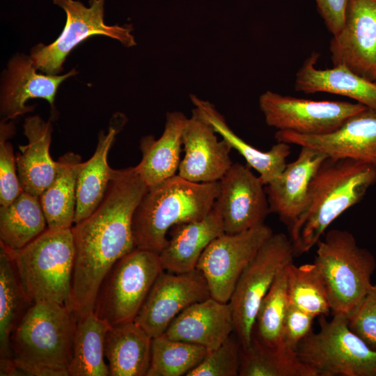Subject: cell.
<instances>
[{
  "label": "cell",
  "mask_w": 376,
  "mask_h": 376,
  "mask_svg": "<svg viewBox=\"0 0 376 376\" xmlns=\"http://www.w3.org/2000/svg\"><path fill=\"white\" fill-rule=\"evenodd\" d=\"M315 317L289 304L283 324L284 343L295 349L312 332Z\"/></svg>",
  "instance_id": "38"
},
{
  "label": "cell",
  "mask_w": 376,
  "mask_h": 376,
  "mask_svg": "<svg viewBox=\"0 0 376 376\" xmlns=\"http://www.w3.org/2000/svg\"><path fill=\"white\" fill-rule=\"evenodd\" d=\"M210 297L207 282L198 269L184 273L163 270L134 321L155 338L164 334L171 322L187 307Z\"/></svg>",
  "instance_id": "12"
},
{
  "label": "cell",
  "mask_w": 376,
  "mask_h": 376,
  "mask_svg": "<svg viewBox=\"0 0 376 376\" xmlns=\"http://www.w3.org/2000/svg\"><path fill=\"white\" fill-rule=\"evenodd\" d=\"M327 157L313 148L301 147L297 158L265 185L270 212L276 214L288 228L304 211L311 180Z\"/></svg>",
  "instance_id": "18"
},
{
  "label": "cell",
  "mask_w": 376,
  "mask_h": 376,
  "mask_svg": "<svg viewBox=\"0 0 376 376\" xmlns=\"http://www.w3.org/2000/svg\"><path fill=\"white\" fill-rule=\"evenodd\" d=\"M15 133L13 123L1 120L0 125V205L5 206L12 203L24 190L17 170L13 148L8 139Z\"/></svg>",
  "instance_id": "36"
},
{
  "label": "cell",
  "mask_w": 376,
  "mask_h": 376,
  "mask_svg": "<svg viewBox=\"0 0 376 376\" xmlns=\"http://www.w3.org/2000/svg\"><path fill=\"white\" fill-rule=\"evenodd\" d=\"M216 132L194 108L187 118L182 132L185 156L178 174L193 182L219 181L233 164L232 149L223 139L218 140Z\"/></svg>",
  "instance_id": "16"
},
{
  "label": "cell",
  "mask_w": 376,
  "mask_h": 376,
  "mask_svg": "<svg viewBox=\"0 0 376 376\" xmlns=\"http://www.w3.org/2000/svg\"><path fill=\"white\" fill-rule=\"evenodd\" d=\"M350 329L376 351V285L347 315Z\"/></svg>",
  "instance_id": "37"
},
{
  "label": "cell",
  "mask_w": 376,
  "mask_h": 376,
  "mask_svg": "<svg viewBox=\"0 0 376 376\" xmlns=\"http://www.w3.org/2000/svg\"><path fill=\"white\" fill-rule=\"evenodd\" d=\"M77 73L72 69L62 75L40 74L30 56L15 54L10 59L2 75L0 111L3 120L32 111L33 107L26 106V103L33 98L45 99L52 109H54L55 96L59 86Z\"/></svg>",
  "instance_id": "17"
},
{
  "label": "cell",
  "mask_w": 376,
  "mask_h": 376,
  "mask_svg": "<svg viewBox=\"0 0 376 376\" xmlns=\"http://www.w3.org/2000/svg\"><path fill=\"white\" fill-rule=\"evenodd\" d=\"M152 338L134 321L111 327L104 354L110 376H146Z\"/></svg>",
  "instance_id": "27"
},
{
  "label": "cell",
  "mask_w": 376,
  "mask_h": 376,
  "mask_svg": "<svg viewBox=\"0 0 376 376\" xmlns=\"http://www.w3.org/2000/svg\"><path fill=\"white\" fill-rule=\"evenodd\" d=\"M259 107L268 126L304 135L331 133L349 117L366 107L358 102L316 101L270 91L260 96Z\"/></svg>",
  "instance_id": "10"
},
{
  "label": "cell",
  "mask_w": 376,
  "mask_h": 376,
  "mask_svg": "<svg viewBox=\"0 0 376 376\" xmlns=\"http://www.w3.org/2000/svg\"><path fill=\"white\" fill-rule=\"evenodd\" d=\"M334 66L376 81V0H349L340 31L329 45Z\"/></svg>",
  "instance_id": "14"
},
{
  "label": "cell",
  "mask_w": 376,
  "mask_h": 376,
  "mask_svg": "<svg viewBox=\"0 0 376 376\" xmlns=\"http://www.w3.org/2000/svg\"><path fill=\"white\" fill-rule=\"evenodd\" d=\"M126 120L124 114H114L110 120L107 132H100L97 146L92 157L81 163L77 181L75 224L88 217L104 198L116 171L108 164L109 151Z\"/></svg>",
  "instance_id": "20"
},
{
  "label": "cell",
  "mask_w": 376,
  "mask_h": 376,
  "mask_svg": "<svg viewBox=\"0 0 376 376\" xmlns=\"http://www.w3.org/2000/svg\"><path fill=\"white\" fill-rule=\"evenodd\" d=\"M240 376H316L297 356L295 349L285 345L270 347L253 336L241 350Z\"/></svg>",
  "instance_id": "31"
},
{
  "label": "cell",
  "mask_w": 376,
  "mask_h": 376,
  "mask_svg": "<svg viewBox=\"0 0 376 376\" xmlns=\"http://www.w3.org/2000/svg\"><path fill=\"white\" fill-rule=\"evenodd\" d=\"M163 270L159 253L134 248L118 260L104 277L94 313L111 327L134 321Z\"/></svg>",
  "instance_id": "7"
},
{
  "label": "cell",
  "mask_w": 376,
  "mask_h": 376,
  "mask_svg": "<svg viewBox=\"0 0 376 376\" xmlns=\"http://www.w3.org/2000/svg\"><path fill=\"white\" fill-rule=\"evenodd\" d=\"M23 127L28 143L19 146L15 156L17 175L24 191L40 197L56 173V161L49 154L53 127L39 116L27 117Z\"/></svg>",
  "instance_id": "22"
},
{
  "label": "cell",
  "mask_w": 376,
  "mask_h": 376,
  "mask_svg": "<svg viewBox=\"0 0 376 376\" xmlns=\"http://www.w3.org/2000/svg\"><path fill=\"white\" fill-rule=\"evenodd\" d=\"M288 265L279 273L263 298L253 327V336L260 343L270 347L286 345L283 334L284 320L289 306Z\"/></svg>",
  "instance_id": "32"
},
{
  "label": "cell",
  "mask_w": 376,
  "mask_h": 376,
  "mask_svg": "<svg viewBox=\"0 0 376 376\" xmlns=\"http://www.w3.org/2000/svg\"><path fill=\"white\" fill-rule=\"evenodd\" d=\"M318 10L333 36L342 29L349 0H315Z\"/></svg>",
  "instance_id": "39"
},
{
  "label": "cell",
  "mask_w": 376,
  "mask_h": 376,
  "mask_svg": "<svg viewBox=\"0 0 376 376\" xmlns=\"http://www.w3.org/2000/svg\"><path fill=\"white\" fill-rule=\"evenodd\" d=\"M234 329L229 301L222 302L210 297L181 312L164 334L171 339L199 345L211 351L220 346Z\"/></svg>",
  "instance_id": "19"
},
{
  "label": "cell",
  "mask_w": 376,
  "mask_h": 376,
  "mask_svg": "<svg viewBox=\"0 0 376 376\" xmlns=\"http://www.w3.org/2000/svg\"><path fill=\"white\" fill-rule=\"evenodd\" d=\"M288 292L289 304L314 317L331 311L326 285L314 263L288 265Z\"/></svg>",
  "instance_id": "34"
},
{
  "label": "cell",
  "mask_w": 376,
  "mask_h": 376,
  "mask_svg": "<svg viewBox=\"0 0 376 376\" xmlns=\"http://www.w3.org/2000/svg\"><path fill=\"white\" fill-rule=\"evenodd\" d=\"M219 182L214 206L222 219L224 233H237L264 224L270 212L265 185L250 166L233 163Z\"/></svg>",
  "instance_id": "13"
},
{
  "label": "cell",
  "mask_w": 376,
  "mask_h": 376,
  "mask_svg": "<svg viewBox=\"0 0 376 376\" xmlns=\"http://www.w3.org/2000/svg\"><path fill=\"white\" fill-rule=\"evenodd\" d=\"M32 304L19 279L15 265L0 244V375H19L10 347L11 335Z\"/></svg>",
  "instance_id": "25"
},
{
  "label": "cell",
  "mask_w": 376,
  "mask_h": 376,
  "mask_svg": "<svg viewBox=\"0 0 376 376\" xmlns=\"http://www.w3.org/2000/svg\"><path fill=\"white\" fill-rule=\"evenodd\" d=\"M187 120V117L181 111L168 112L163 133L158 139L152 135L141 139L142 157L134 168L148 187L177 175Z\"/></svg>",
  "instance_id": "23"
},
{
  "label": "cell",
  "mask_w": 376,
  "mask_h": 376,
  "mask_svg": "<svg viewBox=\"0 0 376 376\" xmlns=\"http://www.w3.org/2000/svg\"><path fill=\"white\" fill-rule=\"evenodd\" d=\"M219 181L193 182L175 175L148 187L134 212L136 247L160 253L175 225L203 219L219 196Z\"/></svg>",
  "instance_id": "3"
},
{
  "label": "cell",
  "mask_w": 376,
  "mask_h": 376,
  "mask_svg": "<svg viewBox=\"0 0 376 376\" xmlns=\"http://www.w3.org/2000/svg\"><path fill=\"white\" fill-rule=\"evenodd\" d=\"M315 246L314 263L326 285L332 314L348 315L373 285L375 258L345 230H329Z\"/></svg>",
  "instance_id": "5"
},
{
  "label": "cell",
  "mask_w": 376,
  "mask_h": 376,
  "mask_svg": "<svg viewBox=\"0 0 376 376\" xmlns=\"http://www.w3.org/2000/svg\"><path fill=\"white\" fill-rule=\"evenodd\" d=\"M319 323L295 348L316 376H376V351L350 329L347 315L320 316Z\"/></svg>",
  "instance_id": "6"
},
{
  "label": "cell",
  "mask_w": 376,
  "mask_h": 376,
  "mask_svg": "<svg viewBox=\"0 0 376 376\" xmlns=\"http://www.w3.org/2000/svg\"><path fill=\"white\" fill-rule=\"evenodd\" d=\"M5 249L31 304L52 302L71 308L75 263L72 228H47L22 249Z\"/></svg>",
  "instance_id": "4"
},
{
  "label": "cell",
  "mask_w": 376,
  "mask_h": 376,
  "mask_svg": "<svg viewBox=\"0 0 376 376\" xmlns=\"http://www.w3.org/2000/svg\"><path fill=\"white\" fill-rule=\"evenodd\" d=\"M47 226L40 198L23 191L12 203L0 207V244L12 250L23 248Z\"/></svg>",
  "instance_id": "29"
},
{
  "label": "cell",
  "mask_w": 376,
  "mask_h": 376,
  "mask_svg": "<svg viewBox=\"0 0 376 376\" xmlns=\"http://www.w3.org/2000/svg\"><path fill=\"white\" fill-rule=\"evenodd\" d=\"M209 350L205 347L173 340L164 334L152 338L150 363L146 376L186 375Z\"/></svg>",
  "instance_id": "33"
},
{
  "label": "cell",
  "mask_w": 376,
  "mask_h": 376,
  "mask_svg": "<svg viewBox=\"0 0 376 376\" xmlns=\"http://www.w3.org/2000/svg\"><path fill=\"white\" fill-rule=\"evenodd\" d=\"M375 182L371 166L327 156L311 180L304 211L289 228L295 255L315 246L331 224L359 203Z\"/></svg>",
  "instance_id": "1"
},
{
  "label": "cell",
  "mask_w": 376,
  "mask_h": 376,
  "mask_svg": "<svg viewBox=\"0 0 376 376\" xmlns=\"http://www.w3.org/2000/svg\"><path fill=\"white\" fill-rule=\"evenodd\" d=\"M224 233L222 219L214 206L201 220L173 226L166 245L159 253L164 269L184 273L196 269L204 250Z\"/></svg>",
  "instance_id": "21"
},
{
  "label": "cell",
  "mask_w": 376,
  "mask_h": 376,
  "mask_svg": "<svg viewBox=\"0 0 376 376\" xmlns=\"http://www.w3.org/2000/svg\"><path fill=\"white\" fill-rule=\"evenodd\" d=\"M79 155L68 152L56 161V173L50 185L40 196L47 228L64 229L75 223L77 181L81 163Z\"/></svg>",
  "instance_id": "28"
},
{
  "label": "cell",
  "mask_w": 376,
  "mask_h": 376,
  "mask_svg": "<svg viewBox=\"0 0 376 376\" xmlns=\"http://www.w3.org/2000/svg\"><path fill=\"white\" fill-rule=\"evenodd\" d=\"M105 0H89V7L75 0H53L66 14L65 25L56 40L45 45L39 43L31 48L30 57L37 70L56 75L71 51L87 38L105 36L118 40L123 46L136 45L131 24L109 26L104 23Z\"/></svg>",
  "instance_id": "9"
},
{
  "label": "cell",
  "mask_w": 376,
  "mask_h": 376,
  "mask_svg": "<svg viewBox=\"0 0 376 376\" xmlns=\"http://www.w3.org/2000/svg\"><path fill=\"white\" fill-rule=\"evenodd\" d=\"M190 99L195 108L210 123L215 132L221 135L231 148L236 150L244 157L249 166L258 173L265 185L281 173L291 152L290 144L277 141L267 151L256 148L230 129L225 118L212 103L194 95H191Z\"/></svg>",
  "instance_id": "26"
},
{
  "label": "cell",
  "mask_w": 376,
  "mask_h": 376,
  "mask_svg": "<svg viewBox=\"0 0 376 376\" xmlns=\"http://www.w3.org/2000/svg\"><path fill=\"white\" fill-rule=\"evenodd\" d=\"M241 345L233 334L218 347L209 351L201 362L186 376H237Z\"/></svg>",
  "instance_id": "35"
},
{
  "label": "cell",
  "mask_w": 376,
  "mask_h": 376,
  "mask_svg": "<svg viewBox=\"0 0 376 376\" xmlns=\"http://www.w3.org/2000/svg\"><path fill=\"white\" fill-rule=\"evenodd\" d=\"M77 323L68 306L33 303L10 337L17 368L26 375L68 376Z\"/></svg>",
  "instance_id": "2"
},
{
  "label": "cell",
  "mask_w": 376,
  "mask_h": 376,
  "mask_svg": "<svg viewBox=\"0 0 376 376\" xmlns=\"http://www.w3.org/2000/svg\"><path fill=\"white\" fill-rule=\"evenodd\" d=\"M290 238L273 233L260 246L240 275L230 299L234 332L242 349L251 343L258 310L279 273L292 263Z\"/></svg>",
  "instance_id": "8"
},
{
  "label": "cell",
  "mask_w": 376,
  "mask_h": 376,
  "mask_svg": "<svg viewBox=\"0 0 376 376\" xmlns=\"http://www.w3.org/2000/svg\"><path fill=\"white\" fill-rule=\"evenodd\" d=\"M318 58V53H313L296 73L297 91L340 95L376 110V81L368 80L341 65L318 69L315 67Z\"/></svg>",
  "instance_id": "24"
},
{
  "label": "cell",
  "mask_w": 376,
  "mask_h": 376,
  "mask_svg": "<svg viewBox=\"0 0 376 376\" xmlns=\"http://www.w3.org/2000/svg\"><path fill=\"white\" fill-rule=\"evenodd\" d=\"M279 142L308 147L328 157L347 158L368 164L376 171V110L366 107L349 117L336 131L304 135L277 131Z\"/></svg>",
  "instance_id": "15"
},
{
  "label": "cell",
  "mask_w": 376,
  "mask_h": 376,
  "mask_svg": "<svg viewBox=\"0 0 376 376\" xmlns=\"http://www.w3.org/2000/svg\"><path fill=\"white\" fill-rule=\"evenodd\" d=\"M273 233L263 224L237 233H224L210 243L196 269L204 275L211 297L222 302L230 301L242 272Z\"/></svg>",
  "instance_id": "11"
},
{
  "label": "cell",
  "mask_w": 376,
  "mask_h": 376,
  "mask_svg": "<svg viewBox=\"0 0 376 376\" xmlns=\"http://www.w3.org/2000/svg\"><path fill=\"white\" fill-rule=\"evenodd\" d=\"M111 326L94 311L79 320L75 332L70 376H107L105 338Z\"/></svg>",
  "instance_id": "30"
}]
</instances>
